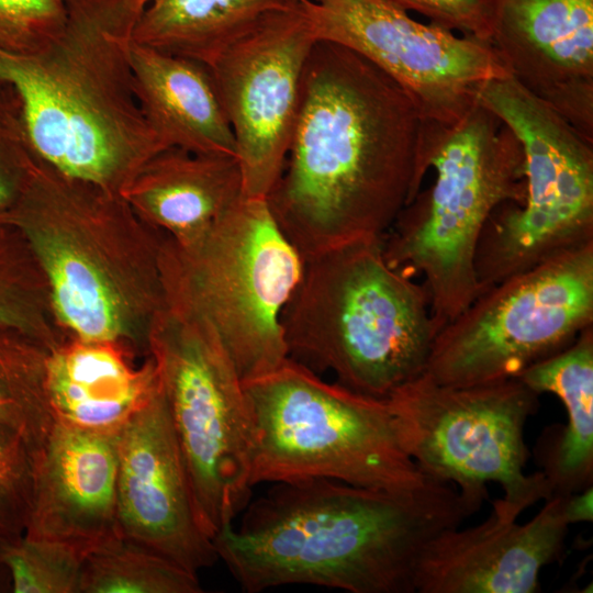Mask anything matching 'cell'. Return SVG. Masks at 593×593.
<instances>
[{"instance_id": "6da1fadb", "label": "cell", "mask_w": 593, "mask_h": 593, "mask_svg": "<svg viewBox=\"0 0 593 593\" xmlns=\"http://www.w3.org/2000/svg\"><path fill=\"white\" fill-rule=\"evenodd\" d=\"M419 130L414 103L385 72L343 45L314 44L287 156L266 197L304 259L383 238L421 191Z\"/></svg>"}, {"instance_id": "7a4b0ae2", "label": "cell", "mask_w": 593, "mask_h": 593, "mask_svg": "<svg viewBox=\"0 0 593 593\" xmlns=\"http://www.w3.org/2000/svg\"><path fill=\"white\" fill-rule=\"evenodd\" d=\"M481 504L452 483L406 492L314 478L272 483L237 526L214 537L244 592L312 584L350 593H415L424 546Z\"/></svg>"}, {"instance_id": "3957f363", "label": "cell", "mask_w": 593, "mask_h": 593, "mask_svg": "<svg viewBox=\"0 0 593 593\" xmlns=\"http://www.w3.org/2000/svg\"><path fill=\"white\" fill-rule=\"evenodd\" d=\"M147 0H67L63 31L29 54L0 48L30 145L57 171L122 193L166 146L138 105L133 31Z\"/></svg>"}, {"instance_id": "277c9868", "label": "cell", "mask_w": 593, "mask_h": 593, "mask_svg": "<svg viewBox=\"0 0 593 593\" xmlns=\"http://www.w3.org/2000/svg\"><path fill=\"white\" fill-rule=\"evenodd\" d=\"M5 224L31 246L68 337L115 343L147 357L166 311V235L121 193L66 176L37 159L31 183Z\"/></svg>"}, {"instance_id": "5b68a950", "label": "cell", "mask_w": 593, "mask_h": 593, "mask_svg": "<svg viewBox=\"0 0 593 593\" xmlns=\"http://www.w3.org/2000/svg\"><path fill=\"white\" fill-rule=\"evenodd\" d=\"M281 325L288 358L377 399L424 373L436 337L423 286L388 265L382 238L304 259Z\"/></svg>"}, {"instance_id": "8992f818", "label": "cell", "mask_w": 593, "mask_h": 593, "mask_svg": "<svg viewBox=\"0 0 593 593\" xmlns=\"http://www.w3.org/2000/svg\"><path fill=\"white\" fill-rule=\"evenodd\" d=\"M433 186L402 209L382 238L388 265L422 276L436 335L480 294L475 257L494 211L523 205L525 158L514 133L480 101L458 124L422 141L418 178Z\"/></svg>"}, {"instance_id": "52a82bcc", "label": "cell", "mask_w": 593, "mask_h": 593, "mask_svg": "<svg viewBox=\"0 0 593 593\" xmlns=\"http://www.w3.org/2000/svg\"><path fill=\"white\" fill-rule=\"evenodd\" d=\"M303 270L266 198L244 195L201 237L166 235L161 250L167 310L210 332L243 381L288 359L281 315Z\"/></svg>"}, {"instance_id": "ba28073f", "label": "cell", "mask_w": 593, "mask_h": 593, "mask_svg": "<svg viewBox=\"0 0 593 593\" xmlns=\"http://www.w3.org/2000/svg\"><path fill=\"white\" fill-rule=\"evenodd\" d=\"M243 387L253 486L324 478L406 492L432 480L402 448L385 399L328 383L290 358Z\"/></svg>"}, {"instance_id": "9c48e42d", "label": "cell", "mask_w": 593, "mask_h": 593, "mask_svg": "<svg viewBox=\"0 0 593 593\" xmlns=\"http://www.w3.org/2000/svg\"><path fill=\"white\" fill-rule=\"evenodd\" d=\"M478 97L519 141L526 182L524 204L503 210L482 234V292L593 242V142L511 76L488 80Z\"/></svg>"}, {"instance_id": "30bf717a", "label": "cell", "mask_w": 593, "mask_h": 593, "mask_svg": "<svg viewBox=\"0 0 593 593\" xmlns=\"http://www.w3.org/2000/svg\"><path fill=\"white\" fill-rule=\"evenodd\" d=\"M385 400L402 448L427 478L457 484L481 504L496 482L523 511L553 495L545 471H524V429L538 394L519 379L448 387L422 373Z\"/></svg>"}, {"instance_id": "8fae6325", "label": "cell", "mask_w": 593, "mask_h": 593, "mask_svg": "<svg viewBox=\"0 0 593 593\" xmlns=\"http://www.w3.org/2000/svg\"><path fill=\"white\" fill-rule=\"evenodd\" d=\"M183 455L204 533L213 537L251 499V423L243 380L220 342L166 309L149 354Z\"/></svg>"}, {"instance_id": "7c38bea8", "label": "cell", "mask_w": 593, "mask_h": 593, "mask_svg": "<svg viewBox=\"0 0 593 593\" xmlns=\"http://www.w3.org/2000/svg\"><path fill=\"white\" fill-rule=\"evenodd\" d=\"M593 323V242L480 293L435 337L424 371L448 387L516 378Z\"/></svg>"}, {"instance_id": "4fadbf2b", "label": "cell", "mask_w": 593, "mask_h": 593, "mask_svg": "<svg viewBox=\"0 0 593 593\" xmlns=\"http://www.w3.org/2000/svg\"><path fill=\"white\" fill-rule=\"evenodd\" d=\"M317 41L343 45L392 78L414 103L419 137L458 124L484 82L510 72L488 41L412 19L388 0H307Z\"/></svg>"}, {"instance_id": "5bb4252c", "label": "cell", "mask_w": 593, "mask_h": 593, "mask_svg": "<svg viewBox=\"0 0 593 593\" xmlns=\"http://www.w3.org/2000/svg\"><path fill=\"white\" fill-rule=\"evenodd\" d=\"M306 3L267 13L208 66L234 134L245 197L266 198L287 156L317 42Z\"/></svg>"}, {"instance_id": "9a60e30c", "label": "cell", "mask_w": 593, "mask_h": 593, "mask_svg": "<svg viewBox=\"0 0 593 593\" xmlns=\"http://www.w3.org/2000/svg\"><path fill=\"white\" fill-rule=\"evenodd\" d=\"M116 445L120 535L193 573L213 566L219 557L200 525L161 385L121 429Z\"/></svg>"}, {"instance_id": "2e32d148", "label": "cell", "mask_w": 593, "mask_h": 593, "mask_svg": "<svg viewBox=\"0 0 593 593\" xmlns=\"http://www.w3.org/2000/svg\"><path fill=\"white\" fill-rule=\"evenodd\" d=\"M503 497L480 525L447 528L422 549L414 572L418 593H533L541 569L560 555L568 526L564 496L553 495L527 523Z\"/></svg>"}, {"instance_id": "e0dca14e", "label": "cell", "mask_w": 593, "mask_h": 593, "mask_svg": "<svg viewBox=\"0 0 593 593\" xmlns=\"http://www.w3.org/2000/svg\"><path fill=\"white\" fill-rule=\"evenodd\" d=\"M490 42L511 77L593 142V0H495Z\"/></svg>"}, {"instance_id": "ac0fdd59", "label": "cell", "mask_w": 593, "mask_h": 593, "mask_svg": "<svg viewBox=\"0 0 593 593\" xmlns=\"http://www.w3.org/2000/svg\"><path fill=\"white\" fill-rule=\"evenodd\" d=\"M116 436L54 424L33 454L24 536L63 544L83 558L121 536Z\"/></svg>"}, {"instance_id": "d6986e66", "label": "cell", "mask_w": 593, "mask_h": 593, "mask_svg": "<svg viewBox=\"0 0 593 593\" xmlns=\"http://www.w3.org/2000/svg\"><path fill=\"white\" fill-rule=\"evenodd\" d=\"M134 358L119 344L72 337L49 349L45 390L54 422L118 435L160 385L154 359L135 366Z\"/></svg>"}, {"instance_id": "ffe728a7", "label": "cell", "mask_w": 593, "mask_h": 593, "mask_svg": "<svg viewBox=\"0 0 593 593\" xmlns=\"http://www.w3.org/2000/svg\"><path fill=\"white\" fill-rule=\"evenodd\" d=\"M149 225L186 245L244 197L235 156L168 146L148 158L121 193Z\"/></svg>"}, {"instance_id": "44dd1931", "label": "cell", "mask_w": 593, "mask_h": 593, "mask_svg": "<svg viewBox=\"0 0 593 593\" xmlns=\"http://www.w3.org/2000/svg\"><path fill=\"white\" fill-rule=\"evenodd\" d=\"M131 64L141 111L166 147L236 157L234 134L208 66L134 41Z\"/></svg>"}, {"instance_id": "7402d4cb", "label": "cell", "mask_w": 593, "mask_h": 593, "mask_svg": "<svg viewBox=\"0 0 593 593\" xmlns=\"http://www.w3.org/2000/svg\"><path fill=\"white\" fill-rule=\"evenodd\" d=\"M538 395H557L564 404L568 425L545 471L553 495L589 486L593 469V327L584 328L560 351L523 370L517 377ZM552 495V496H553Z\"/></svg>"}, {"instance_id": "603a6c76", "label": "cell", "mask_w": 593, "mask_h": 593, "mask_svg": "<svg viewBox=\"0 0 593 593\" xmlns=\"http://www.w3.org/2000/svg\"><path fill=\"white\" fill-rule=\"evenodd\" d=\"M303 0H147L133 41L209 66L264 15Z\"/></svg>"}, {"instance_id": "cb8c5ba5", "label": "cell", "mask_w": 593, "mask_h": 593, "mask_svg": "<svg viewBox=\"0 0 593 593\" xmlns=\"http://www.w3.org/2000/svg\"><path fill=\"white\" fill-rule=\"evenodd\" d=\"M0 325L14 327L48 349L68 338L31 246L15 226L5 223H0Z\"/></svg>"}, {"instance_id": "d4e9b609", "label": "cell", "mask_w": 593, "mask_h": 593, "mask_svg": "<svg viewBox=\"0 0 593 593\" xmlns=\"http://www.w3.org/2000/svg\"><path fill=\"white\" fill-rule=\"evenodd\" d=\"M48 350L23 332L0 325V422L18 429L33 452L55 424L45 390Z\"/></svg>"}, {"instance_id": "484cf974", "label": "cell", "mask_w": 593, "mask_h": 593, "mask_svg": "<svg viewBox=\"0 0 593 593\" xmlns=\"http://www.w3.org/2000/svg\"><path fill=\"white\" fill-rule=\"evenodd\" d=\"M193 573L122 536L83 559L79 593H200Z\"/></svg>"}, {"instance_id": "4316f807", "label": "cell", "mask_w": 593, "mask_h": 593, "mask_svg": "<svg viewBox=\"0 0 593 593\" xmlns=\"http://www.w3.org/2000/svg\"><path fill=\"white\" fill-rule=\"evenodd\" d=\"M83 557L59 542L22 536L0 544L15 593H79Z\"/></svg>"}, {"instance_id": "83f0119b", "label": "cell", "mask_w": 593, "mask_h": 593, "mask_svg": "<svg viewBox=\"0 0 593 593\" xmlns=\"http://www.w3.org/2000/svg\"><path fill=\"white\" fill-rule=\"evenodd\" d=\"M33 450L14 427L0 422V544L25 532L33 495Z\"/></svg>"}, {"instance_id": "f1b7e54d", "label": "cell", "mask_w": 593, "mask_h": 593, "mask_svg": "<svg viewBox=\"0 0 593 593\" xmlns=\"http://www.w3.org/2000/svg\"><path fill=\"white\" fill-rule=\"evenodd\" d=\"M36 163L18 94L11 86L0 83V223H5L21 202Z\"/></svg>"}, {"instance_id": "f546056e", "label": "cell", "mask_w": 593, "mask_h": 593, "mask_svg": "<svg viewBox=\"0 0 593 593\" xmlns=\"http://www.w3.org/2000/svg\"><path fill=\"white\" fill-rule=\"evenodd\" d=\"M67 0H0V48L33 53L64 29Z\"/></svg>"}, {"instance_id": "4dcf8cb0", "label": "cell", "mask_w": 593, "mask_h": 593, "mask_svg": "<svg viewBox=\"0 0 593 593\" xmlns=\"http://www.w3.org/2000/svg\"><path fill=\"white\" fill-rule=\"evenodd\" d=\"M426 16L430 23L461 35L490 42L495 0H388ZM491 43V42H490Z\"/></svg>"}, {"instance_id": "1f68e13d", "label": "cell", "mask_w": 593, "mask_h": 593, "mask_svg": "<svg viewBox=\"0 0 593 593\" xmlns=\"http://www.w3.org/2000/svg\"><path fill=\"white\" fill-rule=\"evenodd\" d=\"M564 514L569 524L591 522L593 517L592 486L583 492L564 495Z\"/></svg>"}, {"instance_id": "d6a6232c", "label": "cell", "mask_w": 593, "mask_h": 593, "mask_svg": "<svg viewBox=\"0 0 593 593\" xmlns=\"http://www.w3.org/2000/svg\"><path fill=\"white\" fill-rule=\"evenodd\" d=\"M4 582L11 584V579L7 568L0 563V589H4Z\"/></svg>"}]
</instances>
